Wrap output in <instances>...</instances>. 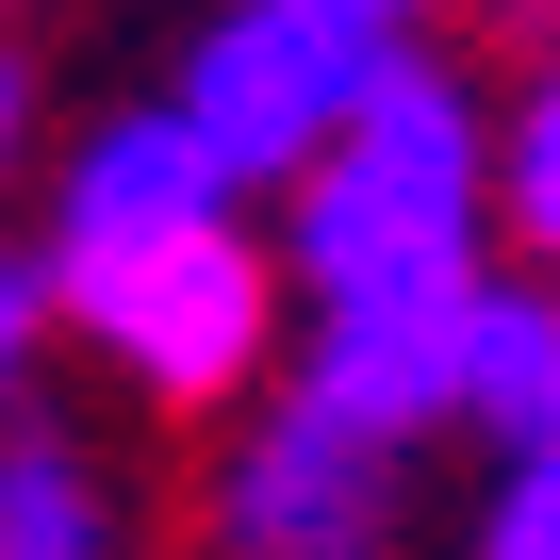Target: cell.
<instances>
[{
  "instance_id": "obj_10",
  "label": "cell",
  "mask_w": 560,
  "mask_h": 560,
  "mask_svg": "<svg viewBox=\"0 0 560 560\" xmlns=\"http://www.w3.org/2000/svg\"><path fill=\"white\" fill-rule=\"evenodd\" d=\"M34 330H67V314H50V264L0 231V412H18V380H34Z\"/></svg>"
},
{
  "instance_id": "obj_5",
  "label": "cell",
  "mask_w": 560,
  "mask_h": 560,
  "mask_svg": "<svg viewBox=\"0 0 560 560\" xmlns=\"http://www.w3.org/2000/svg\"><path fill=\"white\" fill-rule=\"evenodd\" d=\"M478 298H494V264H478V280H396V298H314L298 380H314V396H347L363 429L429 445V429H462V412H478Z\"/></svg>"
},
{
  "instance_id": "obj_9",
  "label": "cell",
  "mask_w": 560,
  "mask_h": 560,
  "mask_svg": "<svg viewBox=\"0 0 560 560\" xmlns=\"http://www.w3.org/2000/svg\"><path fill=\"white\" fill-rule=\"evenodd\" d=\"M478 560H560V445H511V478L478 511Z\"/></svg>"
},
{
  "instance_id": "obj_7",
  "label": "cell",
  "mask_w": 560,
  "mask_h": 560,
  "mask_svg": "<svg viewBox=\"0 0 560 560\" xmlns=\"http://www.w3.org/2000/svg\"><path fill=\"white\" fill-rule=\"evenodd\" d=\"M0 560H116V511H100V478H83L67 429L0 445Z\"/></svg>"
},
{
  "instance_id": "obj_6",
  "label": "cell",
  "mask_w": 560,
  "mask_h": 560,
  "mask_svg": "<svg viewBox=\"0 0 560 560\" xmlns=\"http://www.w3.org/2000/svg\"><path fill=\"white\" fill-rule=\"evenodd\" d=\"M544 412H560V280H494L478 298V412L462 429L544 445Z\"/></svg>"
},
{
  "instance_id": "obj_1",
  "label": "cell",
  "mask_w": 560,
  "mask_h": 560,
  "mask_svg": "<svg viewBox=\"0 0 560 560\" xmlns=\"http://www.w3.org/2000/svg\"><path fill=\"white\" fill-rule=\"evenodd\" d=\"M34 264H50V314L149 412H231L280 363V280H298V264L247 231V182L165 100H132V116H100L67 149V198H50Z\"/></svg>"
},
{
  "instance_id": "obj_3",
  "label": "cell",
  "mask_w": 560,
  "mask_h": 560,
  "mask_svg": "<svg viewBox=\"0 0 560 560\" xmlns=\"http://www.w3.org/2000/svg\"><path fill=\"white\" fill-rule=\"evenodd\" d=\"M396 50H412V34H363V18H330V0H214V18L182 34V67H165V116H182L247 198H298Z\"/></svg>"
},
{
  "instance_id": "obj_4",
  "label": "cell",
  "mask_w": 560,
  "mask_h": 560,
  "mask_svg": "<svg viewBox=\"0 0 560 560\" xmlns=\"http://www.w3.org/2000/svg\"><path fill=\"white\" fill-rule=\"evenodd\" d=\"M412 445L396 429H363L347 396H314V380H280L231 445H214V478H198V527H214V560H396V478Z\"/></svg>"
},
{
  "instance_id": "obj_12",
  "label": "cell",
  "mask_w": 560,
  "mask_h": 560,
  "mask_svg": "<svg viewBox=\"0 0 560 560\" xmlns=\"http://www.w3.org/2000/svg\"><path fill=\"white\" fill-rule=\"evenodd\" d=\"M330 18H363V34H412V18H429V0H330Z\"/></svg>"
},
{
  "instance_id": "obj_13",
  "label": "cell",
  "mask_w": 560,
  "mask_h": 560,
  "mask_svg": "<svg viewBox=\"0 0 560 560\" xmlns=\"http://www.w3.org/2000/svg\"><path fill=\"white\" fill-rule=\"evenodd\" d=\"M544 445H560V412H544Z\"/></svg>"
},
{
  "instance_id": "obj_2",
  "label": "cell",
  "mask_w": 560,
  "mask_h": 560,
  "mask_svg": "<svg viewBox=\"0 0 560 560\" xmlns=\"http://www.w3.org/2000/svg\"><path fill=\"white\" fill-rule=\"evenodd\" d=\"M478 247H494V116L462 100V67L396 50L330 132V165L280 198V264L298 298H396V280H478Z\"/></svg>"
},
{
  "instance_id": "obj_11",
  "label": "cell",
  "mask_w": 560,
  "mask_h": 560,
  "mask_svg": "<svg viewBox=\"0 0 560 560\" xmlns=\"http://www.w3.org/2000/svg\"><path fill=\"white\" fill-rule=\"evenodd\" d=\"M18 149H34V67L0 50V165H18Z\"/></svg>"
},
{
  "instance_id": "obj_8",
  "label": "cell",
  "mask_w": 560,
  "mask_h": 560,
  "mask_svg": "<svg viewBox=\"0 0 560 560\" xmlns=\"http://www.w3.org/2000/svg\"><path fill=\"white\" fill-rule=\"evenodd\" d=\"M494 231H511V247L560 280V67H544V83L494 116Z\"/></svg>"
}]
</instances>
